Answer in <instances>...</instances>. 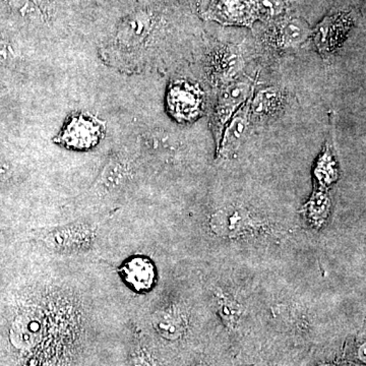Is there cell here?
I'll list each match as a JSON object with an SVG mask.
<instances>
[{"label":"cell","instance_id":"cell-1","mask_svg":"<svg viewBox=\"0 0 366 366\" xmlns=\"http://www.w3.org/2000/svg\"><path fill=\"white\" fill-rule=\"evenodd\" d=\"M168 107L178 120H192L201 112L203 94L199 86L187 81H175L170 86L167 97Z\"/></svg>","mask_w":366,"mask_h":366},{"label":"cell","instance_id":"cell-2","mask_svg":"<svg viewBox=\"0 0 366 366\" xmlns=\"http://www.w3.org/2000/svg\"><path fill=\"white\" fill-rule=\"evenodd\" d=\"M254 226V218L249 212L236 207L219 209L209 219L211 230L220 237H239L250 232Z\"/></svg>","mask_w":366,"mask_h":366},{"label":"cell","instance_id":"cell-3","mask_svg":"<svg viewBox=\"0 0 366 366\" xmlns=\"http://www.w3.org/2000/svg\"><path fill=\"white\" fill-rule=\"evenodd\" d=\"M249 92V84L243 81L229 84L221 91L212 119L216 137L219 139L222 136L224 127L238 112L240 105L247 101Z\"/></svg>","mask_w":366,"mask_h":366},{"label":"cell","instance_id":"cell-4","mask_svg":"<svg viewBox=\"0 0 366 366\" xmlns=\"http://www.w3.org/2000/svg\"><path fill=\"white\" fill-rule=\"evenodd\" d=\"M257 16V0H214L209 11V18L230 25H252Z\"/></svg>","mask_w":366,"mask_h":366},{"label":"cell","instance_id":"cell-5","mask_svg":"<svg viewBox=\"0 0 366 366\" xmlns=\"http://www.w3.org/2000/svg\"><path fill=\"white\" fill-rule=\"evenodd\" d=\"M242 59L232 48L222 47L212 53L209 60V71L218 83L229 81L242 69Z\"/></svg>","mask_w":366,"mask_h":366},{"label":"cell","instance_id":"cell-6","mask_svg":"<svg viewBox=\"0 0 366 366\" xmlns=\"http://www.w3.org/2000/svg\"><path fill=\"white\" fill-rule=\"evenodd\" d=\"M249 118V103H245L242 109L238 110L224 127L219 154L227 155L239 146L240 142L247 134Z\"/></svg>","mask_w":366,"mask_h":366},{"label":"cell","instance_id":"cell-7","mask_svg":"<svg viewBox=\"0 0 366 366\" xmlns=\"http://www.w3.org/2000/svg\"><path fill=\"white\" fill-rule=\"evenodd\" d=\"M310 26L300 19L283 21L274 31L273 43L280 48L297 47L310 37Z\"/></svg>","mask_w":366,"mask_h":366},{"label":"cell","instance_id":"cell-8","mask_svg":"<svg viewBox=\"0 0 366 366\" xmlns=\"http://www.w3.org/2000/svg\"><path fill=\"white\" fill-rule=\"evenodd\" d=\"M153 325L160 336L171 341L182 338L187 327L184 317L177 308L158 312L154 317Z\"/></svg>","mask_w":366,"mask_h":366},{"label":"cell","instance_id":"cell-9","mask_svg":"<svg viewBox=\"0 0 366 366\" xmlns=\"http://www.w3.org/2000/svg\"><path fill=\"white\" fill-rule=\"evenodd\" d=\"M125 279L137 290H146L153 285L155 272L148 259L136 257L127 262L124 267Z\"/></svg>","mask_w":366,"mask_h":366},{"label":"cell","instance_id":"cell-10","mask_svg":"<svg viewBox=\"0 0 366 366\" xmlns=\"http://www.w3.org/2000/svg\"><path fill=\"white\" fill-rule=\"evenodd\" d=\"M127 177V165L117 156L110 159L98 180V187L104 192H117Z\"/></svg>","mask_w":366,"mask_h":366},{"label":"cell","instance_id":"cell-11","mask_svg":"<svg viewBox=\"0 0 366 366\" xmlns=\"http://www.w3.org/2000/svg\"><path fill=\"white\" fill-rule=\"evenodd\" d=\"M91 231L85 227H69L49 235L51 247L57 249H76L90 240Z\"/></svg>","mask_w":366,"mask_h":366},{"label":"cell","instance_id":"cell-12","mask_svg":"<svg viewBox=\"0 0 366 366\" xmlns=\"http://www.w3.org/2000/svg\"><path fill=\"white\" fill-rule=\"evenodd\" d=\"M282 104L281 92L274 88L259 92L252 104H249V114L257 117H268L278 112Z\"/></svg>","mask_w":366,"mask_h":366},{"label":"cell","instance_id":"cell-13","mask_svg":"<svg viewBox=\"0 0 366 366\" xmlns=\"http://www.w3.org/2000/svg\"><path fill=\"white\" fill-rule=\"evenodd\" d=\"M39 324L33 320H20L14 325L13 331V340L19 346H29L34 343L37 336Z\"/></svg>","mask_w":366,"mask_h":366},{"label":"cell","instance_id":"cell-14","mask_svg":"<svg viewBox=\"0 0 366 366\" xmlns=\"http://www.w3.org/2000/svg\"><path fill=\"white\" fill-rule=\"evenodd\" d=\"M219 302H220L221 315H222L223 319L227 324L234 325L239 317L238 305H236L234 300L226 297L225 295H221L219 297Z\"/></svg>","mask_w":366,"mask_h":366},{"label":"cell","instance_id":"cell-15","mask_svg":"<svg viewBox=\"0 0 366 366\" xmlns=\"http://www.w3.org/2000/svg\"><path fill=\"white\" fill-rule=\"evenodd\" d=\"M329 152L320 158V162L317 166V174H319L320 182L330 183L333 180V165L332 156Z\"/></svg>","mask_w":366,"mask_h":366},{"label":"cell","instance_id":"cell-16","mask_svg":"<svg viewBox=\"0 0 366 366\" xmlns=\"http://www.w3.org/2000/svg\"><path fill=\"white\" fill-rule=\"evenodd\" d=\"M129 366H151V365L144 356L139 355L132 358Z\"/></svg>","mask_w":366,"mask_h":366},{"label":"cell","instance_id":"cell-17","mask_svg":"<svg viewBox=\"0 0 366 366\" xmlns=\"http://www.w3.org/2000/svg\"><path fill=\"white\" fill-rule=\"evenodd\" d=\"M197 366H206V365H197Z\"/></svg>","mask_w":366,"mask_h":366}]
</instances>
